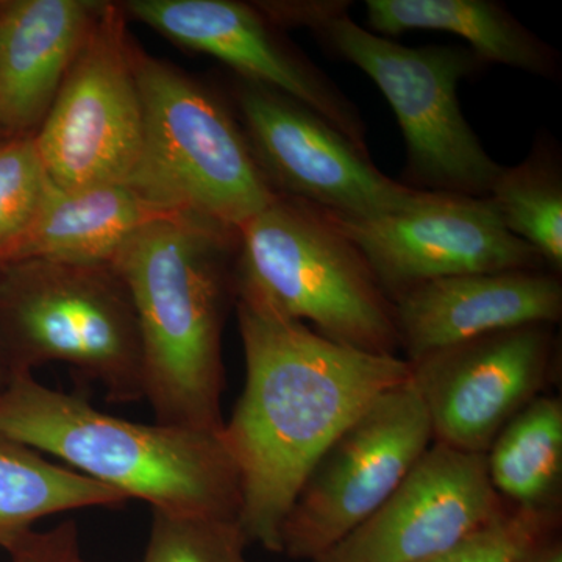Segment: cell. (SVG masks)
<instances>
[{
	"instance_id": "e0dca14e",
	"label": "cell",
	"mask_w": 562,
	"mask_h": 562,
	"mask_svg": "<svg viewBox=\"0 0 562 562\" xmlns=\"http://www.w3.org/2000/svg\"><path fill=\"white\" fill-rule=\"evenodd\" d=\"M173 216L147 202L128 183L65 191L52 183L10 261L46 260L111 265L140 228Z\"/></svg>"
},
{
	"instance_id": "8992f818",
	"label": "cell",
	"mask_w": 562,
	"mask_h": 562,
	"mask_svg": "<svg viewBox=\"0 0 562 562\" xmlns=\"http://www.w3.org/2000/svg\"><path fill=\"white\" fill-rule=\"evenodd\" d=\"M143 147L127 183L169 214L238 233L277 198L241 125L176 66L135 46Z\"/></svg>"
},
{
	"instance_id": "ac0fdd59",
	"label": "cell",
	"mask_w": 562,
	"mask_h": 562,
	"mask_svg": "<svg viewBox=\"0 0 562 562\" xmlns=\"http://www.w3.org/2000/svg\"><path fill=\"white\" fill-rule=\"evenodd\" d=\"M368 24L376 35L446 32L471 44L482 63H497L543 79H557L558 52L492 0H368Z\"/></svg>"
},
{
	"instance_id": "f1b7e54d",
	"label": "cell",
	"mask_w": 562,
	"mask_h": 562,
	"mask_svg": "<svg viewBox=\"0 0 562 562\" xmlns=\"http://www.w3.org/2000/svg\"><path fill=\"white\" fill-rule=\"evenodd\" d=\"M76 562H90V561H87V560H85L83 557H80L79 560H77Z\"/></svg>"
},
{
	"instance_id": "7a4b0ae2",
	"label": "cell",
	"mask_w": 562,
	"mask_h": 562,
	"mask_svg": "<svg viewBox=\"0 0 562 562\" xmlns=\"http://www.w3.org/2000/svg\"><path fill=\"white\" fill-rule=\"evenodd\" d=\"M238 233L173 214L150 222L111 262L131 292L155 422L224 428L222 331L235 302Z\"/></svg>"
},
{
	"instance_id": "5bb4252c",
	"label": "cell",
	"mask_w": 562,
	"mask_h": 562,
	"mask_svg": "<svg viewBox=\"0 0 562 562\" xmlns=\"http://www.w3.org/2000/svg\"><path fill=\"white\" fill-rule=\"evenodd\" d=\"M125 16L187 49L216 58L239 79L294 99L368 151L355 103L305 55L286 43L257 5L235 0H131Z\"/></svg>"
},
{
	"instance_id": "7c38bea8",
	"label": "cell",
	"mask_w": 562,
	"mask_h": 562,
	"mask_svg": "<svg viewBox=\"0 0 562 562\" xmlns=\"http://www.w3.org/2000/svg\"><path fill=\"white\" fill-rule=\"evenodd\" d=\"M554 325L491 333L409 362L432 439L486 453L503 428L542 395L557 361Z\"/></svg>"
},
{
	"instance_id": "30bf717a",
	"label": "cell",
	"mask_w": 562,
	"mask_h": 562,
	"mask_svg": "<svg viewBox=\"0 0 562 562\" xmlns=\"http://www.w3.org/2000/svg\"><path fill=\"white\" fill-rule=\"evenodd\" d=\"M235 99L243 131L277 194L350 220L394 213L419 198L420 190L384 176L371 154L294 99L244 80Z\"/></svg>"
},
{
	"instance_id": "7402d4cb",
	"label": "cell",
	"mask_w": 562,
	"mask_h": 562,
	"mask_svg": "<svg viewBox=\"0 0 562 562\" xmlns=\"http://www.w3.org/2000/svg\"><path fill=\"white\" fill-rule=\"evenodd\" d=\"M50 187L35 136L0 138V262L31 228Z\"/></svg>"
},
{
	"instance_id": "2e32d148",
	"label": "cell",
	"mask_w": 562,
	"mask_h": 562,
	"mask_svg": "<svg viewBox=\"0 0 562 562\" xmlns=\"http://www.w3.org/2000/svg\"><path fill=\"white\" fill-rule=\"evenodd\" d=\"M103 2H0V124L35 135L60 91Z\"/></svg>"
},
{
	"instance_id": "9a60e30c",
	"label": "cell",
	"mask_w": 562,
	"mask_h": 562,
	"mask_svg": "<svg viewBox=\"0 0 562 562\" xmlns=\"http://www.w3.org/2000/svg\"><path fill=\"white\" fill-rule=\"evenodd\" d=\"M401 349L414 362L457 344L525 325H557L560 273L550 269L465 273L422 283L394 302Z\"/></svg>"
},
{
	"instance_id": "4316f807",
	"label": "cell",
	"mask_w": 562,
	"mask_h": 562,
	"mask_svg": "<svg viewBox=\"0 0 562 562\" xmlns=\"http://www.w3.org/2000/svg\"><path fill=\"white\" fill-rule=\"evenodd\" d=\"M2 265V262H0ZM10 382L9 373H7L5 366H3L2 360H0V391L3 390V387L7 386Z\"/></svg>"
},
{
	"instance_id": "484cf974",
	"label": "cell",
	"mask_w": 562,
	"mask_h": 562,
	"mask_svg": "<svg viewBox=\"0 0 562 562\" xmlns=\"http://www.w3.org/2000/svg\"><path fill=\"white\" fill-rule=\"evenodd\" d=\"M535 562H562V543L557 536L546 543Z\"/></svg>"
},
{
	"instance_id": "44dd1931",
	"label": "cell",
	"mask_w": 562,
	"mask_h": 562,
	"mask_svg": "<svg viewBox=\"0 0 562 562\" xmlns=\"http://www.w3.org/2000/svg\"><path fill=\"white\" fill-rule=\"evenodd\" d=\"M487 198L505 227L538 251L550 271L562 269V179L549 151L532 155L514 168L503 166Z\"/></svg>"
},
{
	"instance_id": "cb8c5ba5",
	"label": "cell",
	"mask_w": 562,
	"mask_h": 562,
	"mask_svg": "<svg viewBox=\"0 0 562 562\" xmlns=\"http://www.w3.org/2000/svg\"><path fill=\"white\" fill-rule=\"evenodd\" d=\"M560 527V512H532L508 506L497 522L430 562H535Z\"/></svg>"
},
{
	"instance_id": "4fadbf2b",
	"label": "cell",
	"mask_w": 562,
	"mask_h": 562,
	"mask_svg": "<svg viewBox=\"0 0 562 562\" xmlns=\"http://www.w3.org/2000/svg\"><path fill=\"white\" fill-rule=\"evenodd\" d=\"M509 505L486 454L432 442L401 486L357 530L313 562H430L490 528Z\"/></svg>"
},
{
	"instance_id": "9c48e42d",
	"label": "cell",
	"mask_w": 562,
	"mask_h": 562,
	"mask_svg": "<svg viewBox=\"0 0 562 562\" xmlns=\"http://www.w3.org/2000/svg\"><path fill=\"white\" fill-rule=\"evenodd\" d=\"M121 3L103 2L35 143L54 187L127 183L143 147L135 44Z\"/></svg>"
},
{
	"instance_id": "277c9868",
	"label": "cell",
	"mask_w": 562,
	"mask_h": 562,
	"mask_svg": "<svg viewBox=\"0 0 562 562\" xmlns=\"http://www.w3.org/2000/svg\"><path fill=\"white\" fill-rule=\"evenodd\" d=\"M277 27H308L382 91L406 146V181L420 191L487 198L503 166L462 114L458 87L482 61L461 46L408 47L357 24L347 2H257Z\"/></svg>"
},
{
	"instance_id": "d6986e66",
	"label": "cell",
	"mask_w": 562,
	"mask_h": 562,
	"mask_svg": "<svg viewBox=\"0 0 562 562\" xmlns=\"http://www.w3.org/2000/svg\"><path fill=\"white\" fill-rule=\"evenodd\" d=\"M484 454L492 486L506 505L560 512L561 398L539 395L503 428Z\"/></svg>"
},
{
	"instance_id": "ffe728a7",
	"label": "cell",
	"mask_w": 562,
	"mask_h": 562,
	"mask_svg": "<svg viewBox=\"0 0 562 562\" xmlns=\"http://www.w3.org/2000/svg\"><path fill=\"white\" fill-rule=\"evenodd\" d=\"M127 502L36 450L0 439V549L9 550L47 517Z\"/></svg>"
},
{
	"instance_id": "52a82bcc",
	"label": "cell",
	"mask_w": 562,
	"mask_h": 562,
	"mask_svg": "<svg viewBox=\"0 0 562 562\" xmlns=\"http://www.w3.org/2000/svg\"><path fill=\"white\" fill-rule=\"evenodd\" d=\"M0 360L9 376L61 362L111 403L144 401L135 306L111 265H0Z\"/></svg>"
},
{
	"instance_id": "ba28073f",
	"label": "cell",
	"mask_w": 562,
	"mask_h": 562,
	"mask_svg": "<svg viewBox=\"0 0 562 562\" xmlns=\"http://www.w3.org/2000/svg\"><path fill=\"white\" fill-rule=\"evenodd\" d=\"M432 439L412 376L375 398L314 464L281 527V552L313 562L401 486Z\"/></svg>"
},
{
	"instance_id": "8fae6325",
	"label": "cell",
	"mask_w": 562,
	"mask_h": 562,
	"mask_svg": "<svg viewBox=\"0 0 562 562\" xmlns=\"http://www.w3.org/2000/svg\"><path fill=\"white\" fill-rule=\"evenodd\" d=\"M327 216L358 247L392 302L446 277L547 268L505 227L490 198L422 191L405 209L371 220Z\"/></svg>"
},
{
	"instance_id": "d4e9b609",
	"label": "cell",
	"mask_w": 562,
	"mask_h": 562,
	"mask_svg": "<svg viewBox=\"0 0 562 562\" xmlns=\"http://www.w3.org/2000/svg\"><path fill=\"white\" fill-rule=\"evenodd\" d=\"M7 553L10 562H76L81 557L79 527L68 520L47 531L33 530Z\"/></svg>"
},
{
	"instance_id": "603a6c76",
	"label": "cell",
	"mask_w": 562,
	"mask_h": 562,
	"mask_svg": "<svg viewBox=\"0 0 562 562\" xmlns=\"http://www.w3.org/2000/svg\"><path fill=\"white\" fill-rule=\"evenodd\" d=\"M236 519L151 512L149 542L139 562H249Z\"/></svg>"
},
{
	"instance_id": "83f0119b",
	"label": "cell",
	"mask_w": 562,
	"mask_h": 562,
	"mask_svg": "<svg viewBox=\"0 0 562 562\" xmlns=\"http://www.w3.org/2000/svg\"><path fill=\"white\" fill-rule=\"evenodd\" d=\"M3 136H7V133L3 131L2 124H0V138H3Z\"/></svg>"
},
{
	"instance_id": "6da1fadb",
	"label": "cell",
	"mask_w": 562,
	"mask_h": 562,
	"mask_svg": "<svg viewBox=\"0 0 562 562\" xmlns=\"http://www.w3.org/2000/svg\"><path fill=\"white\" fill-rule=\"evenodd\" d=\"M246 384L221 431L239 476L247 542L281 552V527L314 464L383 392L412 376L401 357L341 346L235 297Z\"/></svg>"
},
{
	"instance_id": "3957f363",
	"label": "cell",
	"mask_w": 562,
	"mask_h": 562,
	"mask_svg": "<svg viewBox=\"0 0 562 562\" xmlns=\"http://www.w3.org/2000/svg\"><path fill=\"white\" fill-rule=\"evenodd\" d=\"M0 439L55 458L151 512L238 520L239 476L221 432L122 419L24 373L0 391Z\"/></svg>"
},
{
	"instance_id": "5b68a950",
	"label": "cell",
	"mask_w": 562,
	"mask_h": 562,
	"mask_svg": "<svg viewBox=\"0 0 562 562\" xmlns=\"http://www.w3.org/2000/svg\"><path fill=\"white\" fill-rule=\"evenodd\" d=\"M235 297L312 322L341 346L398 357L394 302L324 210L280 195L238 231Z\"/></svg>"
}]
</instances>
